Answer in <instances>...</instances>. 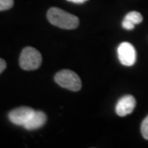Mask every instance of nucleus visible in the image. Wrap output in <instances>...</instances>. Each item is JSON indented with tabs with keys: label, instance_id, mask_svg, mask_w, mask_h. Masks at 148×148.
Returning a JSON list of instances; mask_svg holds the SVG:
<instances>
[{
	"label": "nucleus",
	"instance_id": "1",
	"mask_svg": "<svg viewBox=\"0 0 148 148\" xmlns=\"http://www.w3.org/2000/svg\"><path fill=\"white\" fill-rule=\"evenodd\" d=\"M47 18L52 25L66 30H73L79 25L77 16L58 8H49L47 12Z\"/></svg>",
	"mask_w": 148,
	"mask_h": 148
},
{
	"label": "nucleus",
	"instance_id": "2",
	"mask_svg": "<svg viewBox=\"0 0 148 148\" xmlns=\"http://www.w3.org/2000/svg\"><path fill=\"white\" fill-rule=\"evenodd\" d=\"M41 63L42 56L36 49L27 46L22 49L19 58V64L23 70H36L40 68Z\"/></svg>",
	"mask_w": 148,
	"mask_h": 148
},
{
	"label": "nucleus",
	"instance_id": "3",
	"mask_svg": "<svg viewBox=\"0 0 148 148\" xmlns=\"http://www.w3.org/2000/svg\"><path fill=\"white\" fill-rule=\"evenodd\" d=\"M54 81L61 87L72 91H78L82 88V81L78 75L69 69L58 72L54 76Z\"/></svg>",
	"mask_w": 148,
	"mask_h": 148
},
{
	"label": "nucleus",
	"instance_id": "4",
	"mask_svg": "<svg viewBox=\"0 0 148 148\" xmlns=\"http://www.w3.org/2000/svg\"><path fill=\"white\" fill-rule=\"evenodd\" d=\"M119 59L123 65L130 67L136 63L137 53L136 49L132 44L128 42H123L118 47Z\"/></svg>",
	"mask_w": 148,
	"mask_h": 148
},
{
	"label": "nucleus",
	"instance_id": "5",
	"mask_svg": "<svg viewBox=\"0 0 148 148\" xmlns=\"http://www.w3.org/2000/svg\"><path fill=\"white\" fill-rule=\"evenodd\" d=\"M36 111L31 107L22 106L12 110L8 114V119L12 123L18 126H24Z\"/></svg>",
	"mask_w": 148,
	"mask_h": 148
},
{
	"label": "nucleus",
	"instance_id": "6",
	"mask_svg": "<svg viewBox=\"0 0 148 148\" xmlns=\"http://www.w3.org/2000/svg\"><path fill=\"white\" fill-rule=\"evenodd\" d=\"M136 106V100L131 95H127L123 96L119 99L115 107L116 114L119 116H126L130 114L134 110Z\"/></svg>",
	"mask_w": 148,
	"mask_h": 148
},
{
	"label": "nucleus",
	"instance_id": "7",
	"mask_svg": "<svg viewBox=\"0 0 148 148\" xmlns=\"http://www.w3.org/2000/svg\"><path fill=\"white\" fill-rule=\"evenodd\" d=\"M47 121V116L42 111H36L32 118L24 124L23 127L27 130H36L45 125Z\"/></svg>",
	"mask_w": 148,
	"mask_h": 148
},
{
	"label": "nucleus",
	"instance_id": "8",
	"mask_svg": "<svg viewBox=\"0 0 148 148\" xmlns=\"http://www.w3.org/2000/svg\"><path fill=\"white\" fill-rule=\"evenodd\" d=\"M124 19H126L127 21H131L133 24L137 25V24H140L142 21H143V16L140 12H135V11H132L128 12L127 15L125 16Z\"/></svg>",
	"mask_w": 148,
	"mask_h": 148
},
{
	"label": "nucleus",
	"instance_id": "9",
	"mask_svg": "<svg viewBox=\"0 0 148 148\" xmlns=\"http://www.w3.org/2000/svg\"><path fill=\"white\" fill-rule=\"evenodd\" d=\"M14 5V0H0V11H6Z\"/></svg>",
	"mask_w": 148,
	"mask_h": 148
},
{
	"label": "nucleus",
	"instance_id": "10",
	"mask_svg": "<svg viewBox=\"0 0 148 148\" xmlns=\"http://www.w3.org/2000/svg\"><path fill=\"white\" fill-rule=\"evenodd\" d=\"M141 132H142L143 138L146 140H148V115L144 119V120L142 123Z\"/></svg>",
	"mask_w": 148,
	"mask_h": 148
},
{
	"label": "nucleus",
	"instance_id": "11",
	"mask_svg": "<svg viewBox=\"0 0 148 148\" xmlns=\"http://www.w3.org/2000/svg\"><path fill=\"white\" fill-rule=\"evenodd\" d=\"M122 27H123L125 30H128V31H130V30H133V29H134V27H135V24H133L132 22L127 21V20H126V19H123V21H122Z\"/></svg>",
	"mask_w": 148,
	"mask_h": 148
},
{
	"label": "nucleus",
	"instance_id": "12",
	"mask_svg": "<svg viewBox=\"0 0 148 148\" xmlns=\"http://www.w3.org/2000/svg\"><path fill=\"white\" fill-rule=\"evenodd\" d=\"M6 67H7V64L3 58H0V74L5 70Z\"/></svg>",
	"mask_w": 148,
	"mask_h": 148
},
{
	"label": "nucleus",
	"instance_id": "13",
	"mask_svg": "<svg viewBox=\"0 0 148 148\" xmlns=\"http://www.w3.org/2000/svg\"><path fill=\"white\" fill-rule=\"evenodd\" d=\"M67 1L72 2V3H83L87 0H67Z\"/></svg>",
	"mask_w": 148,
	"mask_h": 148
}]
</instances>
